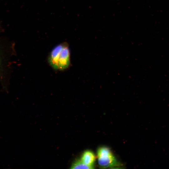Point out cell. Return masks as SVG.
Returning <instances> with one entry per match:
<instances>
[{
  "label": "cell",
  "mask_w": 169,
  "mask_h": 169,
  "mask_svg": "<svg viewBox=\"0 0 169 169\" xmlns=\"http://www.w3.org/2000/svg\"><path fill=\"white\" fill-rule=\"evenodd\" d=\"M70 53L68 44L65 42L54 47L48 55L47 61L55 71H64L70 66Z\"/></svg>",
  "instance_id": "6da1fadb"
},
{
  "label": "cell",
  "mask_w": 169,
  "mask_h": 169,
  "mask_svg": "<svg viewBox=\"0 0 169 169\" xmlns=\"http://www.w3.org/2000/svg\"><path fill=\"white\" fill-rule=\"evenodd\" d=\"M97 156L98 164L100 167L113 168L120 166L112 152L108 147H101L98 148Z\"/></svg>",
  "instance_id": "7a4b0ae2"
},
{
  "label": "cell",
  "mask_w": 169,
  "mask_h": 169,
  "mask_svg": "<svg viewBox=\"0 0 169 169\" xmlns=\"http://www.w3.org/2000/svg\"><path fill=\"white\" fill-rule=\"evenodd\" d=\"M95 160V156L94 154L89 150L85 151L83 153L81 159L83 163L93 168Z\"/></svg>",
  "instance_id": "3957f363"
},
{
  "label": "cell",
  "mask_w": 169,
  "mask_h": 169,
  "mask_svg": "<svg viewBox=\"0 0 169 169\" xmlns=\"http://www.w3.org/2000/svg\"><path fill=\"white\" fill-rule=\"evenodd\" d=\"M71 169H92L93 168L83 163L81 161L78 160L74 162L72 165Z\"/></svg>",
  "instance_id": "277c9868"
},
{
  "label": "cell",
  "mask_w": 169,
  "mask_h": 169,
  "mask_svg": "<svg viewBox=\"0 0 169 169\" xmlns=\"http://www.w3.org/2000/svg\"><path fill=\"white\" fill-rule=\"evenodd\" d=\"M2 61L1 57V54H0V71L2 69Z\"/></svg>",
  "instance_id": "5b68a950"
}]
</instances>
